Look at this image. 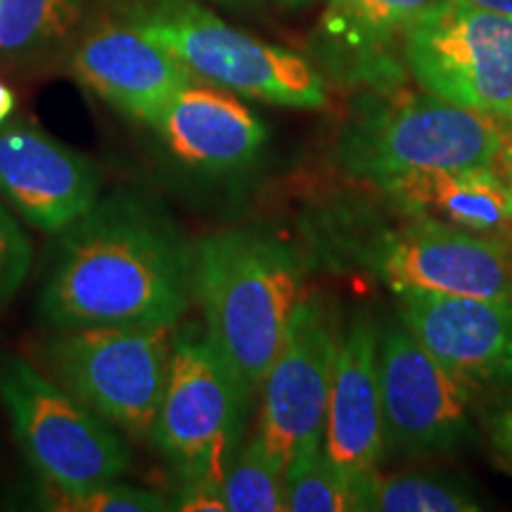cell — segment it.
<instances>
[{
  "label": "cell",
  "mask_w": 512,
  "mask_h": 512,
  "mask_svg": "<svg viewBox=\"0 0 512 512\" xmlns=\"http://www.w3.org/2000/svg\"><path fill=\"white\" fill-rule=\"evenodd\" d=\"M190 304L192 242L138 190L100 195L60 230L38 290V316L50 330H174Z\"/></svg>",
  "instance_id": "1"
},
{
  "label": "cell",
  "mask_w": 512,
  "mask_h": 512,
  "mask_svg": "<svg viewBox=\"0 0 512 512\" xmlns=\"http://www.w3.org/2000/svg\"><path fill=\"white\" fill-rule=\"evenodd\" d=\"M302 297V259L275 235L233 228L192 242V302L211 344L252 396Z\"/></svg>",
  "instance_id": "2"
},
{
  "label": "cell",
  "mask_w": 512,
  "mask_h": 512,
  "mask_svg": "<svg viewBox=\"0 0 512 512\" xmlns=\"http://www.w3.org/2000/svg\"><path fill=\"white\" fill-rule=\"evenodd\" d=\"M501 150V119L422 91L366 102L339 133L335 157L356 181L387 188L413 176L494 164Z\"/></svg>",
  "instance_id": "3"
},
{
  "label": "cell",
  "mask_w": 512,
  "mask_h": 512,
  "mask_svg": "<svg viewBox=\"0 0 512 512\" xmlns=\"http://www.w3.org/2000/svg\"><path fill=\"white\" fill-rule=\"evenodd\" d=\"M119 15L197 79L292 110L328 105V83L306 57L230 27L197 0H131Z\"/></svg>",
  "instance_id": "4"
},
{
  "label": "cell",
  "mask_w": 512,
  "mask_h": 512,
  "mask_svg": "<svg viewBox=\"0 0 512 512\" xmlns=\"http://www.w3.org/2000/svg\"><path fill=\"white\" fill-rule=\"evenodd\" d=\"M254 396L197 323L174 330L169 380L152 446L181 484L221 486L242 446Z\"/></svg>",
  "instance_id": "5"
},
{
  "label": "cell",
  "mask_w": 512,
  "mask_h": 512,
  "mask_svg": "<svg viewBox=\"0 0 512 512\" xmlns=\"http://www.w3.org/2000/svg\"><path fill=\"white\" fill-rule=\"evenodd\" d=\"M174 330L136 325L55 330L41 344V363L60 387L126 439L150 441L169 380Z\"/></svg>",
  "instance_id": "6"
},
{
  "label": "cell",
  "mask_w": 512,
  "mask_h": 512,
  "mask_svg": "<svg viewBox=\"0 0 512 512\" xmlns=\"http://www.w3.org/2000/svg\"><path fill=\"white\" fill-rule=\"evenodd\" d=\"M0 403L12 437L43 486L74 491L131 470L124 434L19 356H0Z\"/></svg>",
  "instance_id": "7"
},
{
  "label": "cell",
  "mask_w": 512,
  "mask_h": 512,
  "mask_svg": "<svg viewBox=\"0 0 512 512\" xmlns=\"http://www.w3.org/2000/svg\"><path fill=\"white\" fill-rule=\"evenodd\" d=\"M401 60L425 93L486 117H512V15L439 0L406 31Z\"/></svg>",
  "instance_id": "8"
},
{
  "label": "cell",
  "mask_w": 512,
  "mask_h": 512,
  "mask_svg": "<svg viewBox=\"0 0 512 512\" xmlns=\"http://www.w3.org/2000/svg\"><path fill=\"white\" fill-rule=\"evenodd\" d=\"M339 332L323 297L304 294L261 382V439L283 475L323 448Z\"/></svg>",
  "instance_id": "9"
},
{
  "label": "cell",
  "mask_w": 512,
  "mask_h": 512,
  "mask_svg": "<svg viewBox=\"0 0 512 512\" xmlns=\"http://www.w3.org/2000/svg\"><path fill=\"white\" fill-rule=\"evenodd\" d=\"M377 354L387 451L399 456L456 451L472 434L475 392L448 373L399 316L380 325Z\"/></svg>",
  "instance_id": "10"
},
{
  "label": "cell",
  "mask_w": 512,
  "mask_h": 512,
  "mask_svg": "<svg viewBox=\"0 0 512 512\" xmlns=\"http://www.w3.org/2000/svg\"><path fill=\"white\" fill-rule=\"evenodd\" d=\"M363 259L394 294L512 299V249L430 216L380 235Z\"/></svg>",
  "instance_id": "11"
},
{
  "label": "cell",
  "mask_w": 512,
  "mask_h": 512,
  "mask_svg": "<svg viewBox=\"0 0 512 512\" xmlns=\"http://www.w3.org/2000/svg\"><path fill=\"white\" fill-rule=\"evenodd\" d=\"M396 311L420 344L472 392L512 389V299L396 292Z\"/></svg>",
  "instance_id": "12"
},
{
  "label": "cell",
  "mask_w": 512,
  "mask_h": 512,
  "mask_svg": "<svg viewBox=\"0 0 512 512\" xmlns=\"http://www.w3.org/2000/svg\"><path fill=\"white\" fill-rule=\"evenodd\" d=\"M100 190L93 157L27 121L0 126V197L29 226L57 235L98 202Z\"/></svg>",
  "instance_id": "13"
},
{
  "label": "cell",
  "mask_w": 512,
  "mask_h": 512,
  "mask_svg": "<svg viewBox=\"0 0 512 512\" xmlns=\"http://www.w3.org/2000/svg\"><path fill=\"white\" fill-rule=\"evenodd\" d=\"M72 72L107 105L145 126L174 95L200 81L176 55L121 15L81 38L72 55Z\"/></svg>",
  "instance_id": "14"
},
{
  "label": "cell",
  "mask_w": 512,
  "mask_h": 512,
  "mask_svg": "<svg viewBox=\"0 0 512 512\" xmlns=\"http://www.w3.org/2000/svg\"><path fill=\"white\" fill-rule=\"evenodd\" d=\"M377 339L380 323L368 309H356L339 332L323 448L351 477L377 470L387 453Z\"/></svg>",
  "instance_id": "15"
},
{
  "label": "cell",
  "mask_w": 512,
  "mask_h": 512,
  "mask_svg": "<svg viewBox=\"0 0 512 512\" xmlns=\"http://www.w3.org/2000/svg\"><path fill=\"white\" fill-rule=\"evenodd\" d=\"M171 159L202 174H228L256 162L268 128L233 91L190 83L147 124Z\"/></svg>",
  "instance_id": "16"
},
{
  "label": "cell",
  "mask_w": 512,
  "mask_h": 512,
  "mask_svg": "<svg viewBox=\"0 0 512 512\" xmlns=\"http://www.w3.org/2000/svg\"><path fill=\"white\" fill-rule=\"evenodd\" d=\"M439 0H325L320 57L339 79L384 88L399 79L396 46Z\"/></svg>",
  "instance_id": "17"
},
{
  "label": "cell",
  "mask_w": 512,
  "mask_h": 512,
  "mask_svg": "<svg viewBox=\"0 0 512 512\" xmlns=\"http://www.w3.org/2000/svg\"><path fill=\"white\" fill-rule=\"evenodd\" d=\"M382 190L408 214L451 223L512 249V192L494 164L413 176Z\"/></svg>",
  "instance_id": "18"
},
{
  "label": "cell",
  "mask_w": 512,
  "mask_h": 512,
  "mask_svg": "<svg viewBox=\"0 0 512 512\" xmlns=\"http://www.w3.org/2000/svg\"><path fill=\"white\" fill-rule=\"evenodd\" d=\"M354 510L477 512L486 505L470 486L441 472H363L354 479Z\"/></svg>",
  "instance_id": "19"
},
{
  "label": "cell",
  "mask_w": 512,
  "mask_h": 512,
  "mask_svg": "<svg viewBox=\"0 0 512 512\" xmlns=\"http://www.w3.org/2000/svg\"><path fill=\"white\" fill-rule=\"evenodd\" d=\"M88 0H0V53L43 48L76 29Z\"/></svg>",
  "instance_id": "20"
},
{
  "label": "cell",
  "mask_w": 512,
  "mask_h": 512,
  "mask_svg": "<svg viewBox=\"0 0 512 512\" xmlns=\"http://www.w3.org/2000/svg\"><path fill=\"white\" fill-rule=\"evenodd\" d=\"M221 491L226 510L230 512L285 510V475L268 456L256 434L230 460Z\"/></svg>",
  "instance_id": "21"
},
{
  "label": "cell",
  "mask_w": 512,
  "mask_h": 512,
  "mask_svg": "<svg viewBox=\"0 0 512 512\" xmlns=\"http://www.w3.org/2000/svg\"><path fill=\"white\" fill-rule=\"evenodd\" d=\"M351 475L332 463L325 448L302 467L285 475V510L290 512H347L354 510Z\"/></svg>",
  "instance_id": "22"
},
{
  "label": "cell",
  "mask_w": 512,
  "mask_h": 512,
  "mask_svg": "<svg viewBox=\"0 0 512 512\" xmlns=\"http://www.w3.org/2000/svg\"><path fill=\"white\" fill-rule=\"evenodd\" d=\"M41 508L57 512H164L169 510V498L155 491L140 489L126 482H105L83 489L64 491L46 486L41 496Z\"/></svg>",
  "instance_id": "23"
},
{
  "label": "cell",
  "mask_w": 512,
  "mask_h": 512,
  "mask_svg": "<svg viewBox=\"0 0 512 512\" xmlns=\"http://www.w3.org/2000/svg\"><path fill=\"white\" fill-rule=\"evenodd\" d=\"M34 249L10 209L0 202V313L8 309L15 294L29 278Z\"/></svg>",
  "instance_id": "24"
},
{
  "label": "cell",
  "mask_w": 512,
  "mask_h": 512,
  "mask_svg": "<svg viewBox=\"0 0 512 512\" xmlns=\"http://www.w3.org/2000/svg\"><path fill=\"white\" fill-rule=\"evenodd\" d=\"M484 427L494 453L512 470V389L486 411Z\"/></svg>",
  "instance_id": "25"
},
{
  "label": "cell",
  "mask_w": 512,
  "mask_h": 512,
  "mask_svg": "<svg viewBox=\"0 0 512 512\" xmlns=\"http://www.w3.org/2000/svg\"><path fill=\"white\" fill-rule=\"evenodd\" d=\"M169 510L223 512L226 510V501H223L221 486L181 484L176 498H169Z\"/></svg>",
  "instance_id": "26"
},
{
  "label": "cell",
  "mask_w": 512,
  "mask_h": 512,
  "mask_svg": "<svg viewBox=\"0 0 512 512\" xmlns=\"http://www.w3.org/2000/svg\"><path fill=\"white\" fill-rule=\"evenodd\" d=\"M17 107V95L5 81H0V126L8 124Z\"/></svg>",
  "instance_id": "27"
},
{
  "label": "cell",
  "mask_w": 512,
  "mask_h": 512,
  "mask_svg": "<svg viewBox=\"0 0 512 512\" xmlns=\"http://www.w3.org/2000/svg\"><path fill=\"white\" fill-rule=\"evenodd\" d=\"M494 166L498 169V174H501L505 185H508L510 192H512V152H508L503 147L501 155H498V159L494 162Z\"/></svg>",
  "instance_id": "28"
},
{
  "label": "cell",
  "mask_w": 512,
  "mask_h": 512,
  "mask_svg": "<svg viewBox=\"0 0 512 512\" xmlns=\"http://www.w3.org/2000/svg\"><path fill=\"white\" fill-rule=\"evenodd\" d=\"M211 3L235 12H256L261 8V0H211Z\"/></svg>",
  "instance_id": "29"
},
{
  "label": "cell",
  "mask_w": 512,
  "mask_h": 512,
  "mask_svg": "<svg viewBox=\"0 0 512 512\" xmlns=\"http://www.w3.org/2000/svg\"><path fill=\"white\" fill-rule=\"evenodd\" d=\"M467 3H475V5H479V8L512 15V0H467Z\"/></svg>",
  "instance_id": "30"
},
{
  "label": "cell",
  "mask_w": 512,
  "mask_h": 512,
  "mask_svg": "<svg viewBox=\"0 0 512 512\" xmlns=\"http://www.w3.org/2000/svg\"><path fill=\"white\" fill-rule=\"evenodd\" d=\"M501 126H503V147L508 152H512V117L501 119Z\"/></svg>",
  "instance_id": "31"
},
{
  "label": "cell",
  "mask_w": 512,
  "mask_h": 512,
  "mask_svg": "<svg viewBox=\"0 0 512 512\" xmlns=\"http://www.w3.org/2000/svg\"><path fill=\"white\" fill-rule=\"evenodd\" d=\"M275 3L283 5V8H292V10H297V8H306V5L316 3V0H275Z\"/></svg>",
  "instance_id": "32"
}]
</instances>
